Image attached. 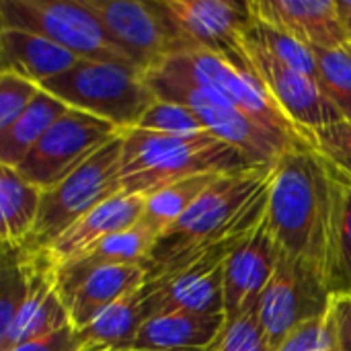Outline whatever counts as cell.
<instances>
[{
  "label": "cell",
  "mask_w": 351,
  "mask_h": 351,
  "mask_svg": "<svg viewBox=\"0 0 351 351\" xmlns=\"http://www.w3.org/2000/svg\"><path fill=\"white\" fill-rule=\"evenodd\" d=\"M339 181L313 148L290 150L271 167L265 210L278 253L308 269L329 294Z\"/></svg>",
  "instance_id": "6da1fadb"
},
{
  "label": "cell",
  "mask_w": 351,
  "mask_h": 351,
  "mask_svg": "<svg viewBox=\"0 0 351 351\" xmlns=\"http://www.w3.org/2000/svg\"><path fill=\"white\" fill-rule=\"evenodd\" d=\"M269 179L271 167L220 175L158 237L144 263L146 282L189 267L210 255H228L263 222Z\"/></svg>",
  "instance_id": "7a4b0ae2"
},
{
  "label": "cell",
  "mask_w": 351,
  "mask_h": 351,
  "mask_svg": "<svg viewBox=\"0 0 351 351\" xmlns=\"http://www.w3.org/2000/svg\"><path fill=\"white\" fill-rule=\"evenodd\" d=\"M253 165L230 144L210 132L167 136L144 130L121 132V191L148 197L150 193L197 175H224Z\"/></svg>",
  "instance_id": "3957f363"
},
{
  "label": "cell",
  "mask_w": 351,
  "mask_h": 351,
  "mask_svg": "<svg viewBox=\"0 0 351 351\" xmlns=\"http://www.w3.org/2000/svg\"><path fill=\"white\" fill-rule=\"evenodd\" d=\"M144 80L156 99L179 103L195 111L206 132L237 148L253 167H274L286 152L304 148L263 128L220 95L202 88L187 78L152 68L144 72Z\"/></svg>",
  "instance_id": "277c9868"
},
{
  "label": "cell",
  "mask_w": 351,
  "mask_h": 351,
  "mask_svg": "<svg viewBox=\"0 0 351 351\" xmlns=\"http://www.w3.org/2000/svg\"><path fill=\"white\" fill-rule=\"evenodd\" d=\"M41 88L66 107L95 115L119 132L136 128L156 99L144 80V72L90 60H80L72 70L47 80Z\"/></svg>",
  "instance_id": "5b68a950"
},
{
  "label": "cell",
  "mask_w": 351,
  "mask_h": 351,
  "mask_svg": "<svg viewBox=\"0 0 351 351\" xmlns=\"http://www.w3.org/2000/svg\"><path fill=\"white\" fill-rule=\"evenodd\" d=\"M121 132L62 181L41 191L33 232L25 249H45L70 224L101 202L121 193Z\"/></svg>",
  "instance_id": "8992f818"
},
{
  "label": "cell",
  "mask_w": 351,
  "mask_h": 351,
  "mask_svg": "<svg viewBox=\"0 0 351 351\" xmlns=\"http://www.w3.org/2000/svg\"><path fill=\"white\" fill-rule=\"evenodd\" d=\"M4 29L41 35L82 60L140 70L82 0H0V31Z\"/></svg>",
  "instance_id": "52a82bcc"
},
{
  "label": "cell",
  "mask_w": 351,
  "mask_h": 351,
  "mask_svg": "<svg viewBox=\"0 0 351 351\" xmlns=\"http://www.w3.org/2000/svg\"><path fill=\"white\" fill-rule=\"evenodd\" d=\"M152 68L177 74L202 88H208L220 95L224 101L234 105L239 111H243L247 117L261 123L263 128L292 140L298 146L311 148L306 138L280 111V107L265 93L257 76L245 66H237L218 53H212L199 47H189L181 53H175L158 62Z\"/></svg>",
  "instance_id": "ba28073f"
},
{
  "label": "cell",
  "mask_w": 351,
  "mask_h": 351,
  "mask_svg": "<svg viewBox=\"0 0 351 351\" xmlns=\"http://www.w3.org/2000/svg\"><path fill=\"white\" fill-rule=\"evenodd\" d=\"M82 4L142 72L193 47L162 0H82Z\"/></svg>",
  "instance_id": "9c48e42d"
},
{
  "label": "cell",
  "mask_w": 351,
  "mask_h": 351,
  "mask_svg": "<svg viewBox=\"0 0 351 351\" xmlns=\"http://www.w3.org/2000/svg\"><path fill=\"white\" fill-rule=\"evenodd\" d=\"M117 134L119 130L111 123L84 111L68 109L41 136L16 171L27 183L43 191L62 181Z\"/></svg>",
  "instance_id": "30bf717a"
},
{
  "label": "cell",
  "mask_w": 351,
  "mask_h": 351,
  "mask_svg": "<svg viewBox=\"0 0 351 351\" xmlns=\"http://www.w3.org/2000/svg\"><path fill=\"white\" fill-rule=\"evenodd\" d=\"M243 66L257 76L271 101L306 138L308 146L311 134L317 128L343 119L311 76L286 66L247 35L243 43Z\"/></svg>",
  "instance_id": "8fae6325"
},
{
  "label": "cell",
  "mask_w": 351,
  "mask_h": 351,
  "mask_svg": "<svg viewBox=\"0 0 351 351\" xmlns=\"http://www.w3.org/2000/svg\"><path fill=\"white\" fill-rule=\"evenodd\" d=\"M329 298V290L308 269L278 253L276 269L257 302L267 351H276L284 337L302 321L323 315Z\"/></svg>",
  "instance_id": "7c38bea8"
},
{
  "label": "cell",
  "mask_w": 351,
  "mask_h": 351,
  "mask_svg": "<svg viewBox=\"0 0 351 351\" xmlns=\"http://www.w3.org/2000/svg\"><path fill=\"white\" fill-rule=\"evenodd\" d=\"M146 284L142 265H97L90 269L72 263L58 265V288L74 331L84 329L107 306Z\"/></svg>",
  "instance_id": "4fadbf2b"
},
{
  "label": "cell",
  "mask_w": 351,
  "mask_h": 351,
  "mask_svg": "<svg viewBox=\"0 0 351 351\" xmlns=\"http://www.w3.org/2000/svg\"><path fill=\"white\" fill-rule=\"evenodd\" d=\"M173 21L193 47L218 53L243 66L245 31L251 21L247 2L228 0H162Z\"/></svg>",
  "instance_id": "5bb4252c"
},
{
  "label": "cell",
  "mask_w": 351,
  "mask_h": 351,
  "mask_svg": "<svg viewBox=\"0 0 351 351\" xmlns=\"http://www.w3.org/2000/svg\"><path fill=\"white\" fill-rule=\"evenodd\" d=\"M226 257L224 253L210 255L189 267L146 282L148 319L167 313L224 315L222 280Z\"/></svg>",
  "instance_id": "9a60e30c"
},
{
  "label": "cell",
  "mask_w": 351,
  "mask_h": 351,
  "mask_svg": "<svg viewBox=\"0 0 351 351\" xmlns=\"http://www.w3.org/2000/svg\"><path fill=\"white\" fill-rule=\"evenodd\" d=\"M247 6L255 21L311 49H335L351 41L335 0H249Z\"/></svg>",
  "instance_id": "2e32d148"
},
{
  "label": "cell",
  "mask_w": 351,
  "mask_h": 351,
  "mask_svg": "<svg viewBox=\"0 0 351 351\" xmlns=\"http://www.w3.org/2000/svg\"><path fill=\"white\" fill-rule=\"evenodd\" d=\"M27 292L14 323L8 331L6 348L49 335L62 327H68V311L58 288V263L45 249H27Z\"/></svg>",
  "instance_id": "e0dca14e"
},
{
  "label": "cell",
  "mask_w": 351,
  "mask_h": 351,
  "mask_svg": "<svg viewBox=\"0 0 351 351\" xmlns=\"http://www.w3.org/2000/svg\"><path fill=\"white\" fill-rule=\"evenodd\" d=\"M276 261L278 249L263 218V222L249 237H245L224 261L222 298L226 323H232L259 302L276 269Z\"/></svg>",
  "instance_id": "ac0fdd59"
},
{
  "label": "cell",
  "mask_w": 351,
  "mask_h": 351,
  "mask_svg": "<svg viewBox=\"0 0 351 351\" xmlns=\"http://www.w3.org/2000/svg\"><path fill=\"white\" fill-rule=\"evenodd\" d=\"M144 204L146 197L123 191L101 202L84 216H80L74 224H70L58 239H53L45 247L47 255L58 265L78 259L99 241L140 222L144 214Z\"/></svg>",
  "instance_id": "d6986e66"
},
{
  "label": "cell",
  "mask_w": 351,
  "mask_h": 351,
  "mask_svg": "<svg viewBox=\"0 0 351 351\" xmlns=\"http://www.w3.org/2000/svg\"><path fill=\"white\" fill-rule=\"evenodd\" d=\"M224 315L167 313L146 319L128 350L204 351L224 329Z\"/></svg>",
  "instance_id": "ffe728a7"
},
{
  "label": "cell",
  "mask_w": 351,
  "mask_h": 351,
  "mask_svg": "<svg viewBox=\"0 0 351 351\" xmlns=\"http://www.w3.org/2000/svg\"><path fill=\"white\" fill-rule=\"evenodd\" d=\"M0 45L4 70H10L39 86L72 70L82 60L41 35L16 29L0 31Z\"/></svg>",
  "instance_id": "44dd1931"
},
{
  "label": "cell",
  "mask_w": 351,
  "mask_h": 351,
  "mask_svg": "<svg viewBox=\"0 0 351 351\" xmlns=\"http://www.w3.org/2000/svg\"><path fill=\"white\" fill-rule=\"evenodd\" d=\"M146 319L148 313L144 284L140 290L107 306L97 319H93L84 329L76 333L82 346L95 351L128 350Z\"/></svg>",
  "instance_id": "7402d4cb"
},
{
  "label": "cell",
  "mask_w": 351,
  "mask_h": 351,
  "mask_svg": "<svg viewBox=\"0 0 351 351\" xmlns=\"http://www.w3.org/2000/svg\"><path fill=\"white\" fill-rule=\"evenodd\" d=\"M41 189L0 162V247H23L35 226Z\"/></svg>",
  "instance_id": "603a6c76"
},
{
  "label": "cell",
  "mask_w": 351,
  "mask_h": 351,
  "mask_svg": "<svg viewBox=\"0 0 351 351\" xmlns=\"http://www.w3.org/2000/svg\"><path fill=\"white\" fill-rule=\"evenodd\" d=\"M62 101L45 93L43 88L31 101V105L10 123L4 132H0V162L8 167H19L27 154L35 148L41 136L68 111Z\"/></svg>",
  "instance_id": "cb8c5ba5"
},
{
  "label": "cell",
  "mask_w": 351,
  "mask_h": 351,
  "mask_svg": "<svg viewBox=\"0 0 351 351\" xmlns=\"http://www.w3.org/2000/svg\"><path fill=\"white\" fill-rule=\"evenodd\" d=\"M156 241H158L156 232L140 220L134 226L99 241L84 255H80L78 259L70 263L82 269H90L97 265H142L144 267Z\"/></svg>",
  "instance_id": "d4e9b609"
},
{
  "label": "cell",
  "mask_w": 351,
  "mask_h": 351,
  "mask_svg": "<svg viewBox=\"0 0 351 351\" xmlns=\"http://www.w3.org/2000/svg\"><path fill=\"white\" fill-rule=\"evenodd\" d=\"M226 175V173H224ZM220 175H197L177 183H171L146 197L142 222L160 237L169 226H173L187 208L218 179Z\"/></svg>",
  "instance_id": "484cf974"
},
{
  "label": "cell",
  "mask_w": 351,
  "mask_h": 351,
  "mask_svg": "<svg viewBox=\"0 0 351 351\" xmlns=\"http://www.w3.org/2000/svg\"><path fill=\"white\" fill-rule=\"evenodd\" d=\"M29 253L25 247H0V351L27 292Z\"/></svg>",
  "instance_id": "4316f807"
},
{
  "label": "cell",
  "mask_w": 351,
  "mask_h": 351,
  "mask_svg": "<svg viewBox=\"0 0 351 351\" xmlns=\"http://www.w3.org/2000/svg\"><path fill=\"white\" fill-rule=\"evenodd\" d=\"M315 53V82L339 111L351 121V41L335 49H313Z\"/></svg>",
  "instance_id": "83f0119b"
},
{
  "label": "cell",
  "mask_w": 351,
  "mask_h": 351,
  "mask_svg": "<svg viewBox=\"0 0 351 351\" xmlns=\"http://www.w3.org/2000/svg\"><path fill=\"white\" fill-rule=\"evenodd\" d=\"M245 35L255 41L257 45H261L265 51H269L274 58H278L280 62H284L286 66L311 76L315 80V74H317V68H315V53L311 47H306L304 43L296 41L294 37L278 31V29H271L259 21H255L251 16L249 25H247V31Z\"/></svg>",
  "instance_id": "f1b7e54d"
},
{
  "label": "cell",
  "mask_w": 351,
  "mask_h": 351,
  "mask_svg": "<svg viewBox=\"0 0 351 351\" xmlns=\"http://www.w3.org/2000/svg\"><path fill=\"white\" fill-rule=\"evenodd\" d=\"M331 294H351V183L346 179L339 181Z\"/></svg>",
  "instance_id": "f546056e"
},
{
  "label": "cell",
  "mask_w": 351,
  "mask_h": 351,
  "mask_svg": "<svg viewBox=\"0 0 351 351\" xmlns=\"http://www.w3.org/2000/svg\"><path fill=\"white\" fill-rule=\"evenodd\" d=\"M136 130L154 132V134H167V136H189V134H202L206 132L204 123L185 105L154 99L152 105L144 111L140 117Z\"/></svg>",
  "instance_id": "4dcf8cb0"
},
{
  "label": "cell",
  "mask_w": 351,
  "mask_h": 351,
  "mask_svg": "<svg viewBox=\"0 0 351 351\" xmlns=\"http://www.w3.org/2000/svg\"><path fill=\"white\" fill-rule=\"evenodd\" d=\"M311 148L346 181L351 183V121L339 119L311 134Z\"/></svg>",
  "instance_id": "1f68e13d"
},
{
  "label": "cell",
  "mask_w": 351,
  "mask_h": 351,
  "mask_svg": "<svg viewBox=\"0 0 351 351\" xmlns=\"http://www.w3.org/2000/svg\"><path fill=\"white\" fill-rule=\"evenodd\" d=\"M204 351H267L257 304L232 323H226L220 335Z\"/></svg>",
  "instance_id": "d6a6232c"
},
{
  "label": "cell",
  "mask_w": 351,
  "mask_h": 351,
  "mask_svg": "<svg viewBox=\"0 0 351 351\" xmlns=\"http://www.w3.org/2000/svg\"><path fill=\"white\" fill-rule=\"evenodd\" d=\"M41 86L10 72H0V132H4L39 95Z\"/></svg>",
  "instance_id": "836d02e7"
},
{
  "label": "cell",
  "mask_w": 351,
  "mask_h": 351,
  "mask_svg": "<svg viewBox=\"0 0 351 351\" xmlns=\"http://www.w3.org/2000/svg\"><path fill=\"white\" fill-rule=\"evenodd\" d=\"M78 348H82L80 337L68 325V327H62V329L49 333V335L37 337V339H31V341H23V343L12 346V348L4 351H74Z\"/></svg>",
  "instance_id": "e575fe53"
},
{
  "label": "cell",
  "mask_w": 351,
  "mask_h": 351,
  "mask_svg": "<svg viewBox=\"0 0 351 351\" xmlns=\"http://www.w3.org/2000/svg\"><path fill=\"white\" fill-rule=\"evenodd\" d=\"M329 311L333 317L337 351H351V294H331Z\"/></svg>",
  "instance_id": "d590c367"
},
{
  "label": "cell",
  "mask_w": 351,
  "mask_h": 351,
  "mask_svg": "<svg viewBox=\"0 0 351 351\" xmlns=\"http://www.w3.org/2000/svg\"><path fill=\"white\" fill-rule=\"evenodd\" d=\"M335 4H337V12H339L343 25L348 27V31H351V0H335Z\"/></svg>",
  "instance_id": "8d00e7d4"
},
{
  "label": "cell",
  "mask_w": 351,
  "mask_h": 351,
  "mask_svg": "<svg viewBox=\"0 0 351 351\" xmlns=\"http://www.w3.org/2000/svg\"><path fill=\"white\" fill-rule=\"evenodd\" d=\"M0 72H4V60H2V45H0Z\"/></svg>",
  "instance_id": "74e56055"
},
{
  "label": "cell",
  "mask_w": 351,
  "mask_h": 351,
  "mask_svg": "<svg viewBox=\"0 0 351 351\" xmlns=\"http://www.w3.org/2000/svg\"><path fill=\"white\" fill-rule=\"evenodd\" d=\"M74 351H95V350H90V348H86V346H82V348H78V350H74Z\"/></svg>",
  "instance_id": "f35d334b"
},
{
  "label": "cell",
  "mask_w": 351,
  "mask_h": 351,
  "mask_svg": "<svg viewBox=\"0 0 351 351\" xmlns=\"http://www.w3.org/2000/svg\"><path fill=\"white\" fill-rule=\"evenodd\" d=\"M113 351H136V350H113Z\"/></svg>",
  "instance_id": "ab89813d"
},
{
  "label": "cell",
  "mask_w": 351,
  "mask_h": 351,
  "mask_svg": "<svg viewBox=\"0 0 351 351\" xmlns=\"http://www.w3.org/2000/svg\"><path fill=\"white\" fill-rule=\"evenodd\" d=\"M350 33H351V31H350Z\"/></svg>",
  "instance_id": "60d3db41"
}]
</instances>
